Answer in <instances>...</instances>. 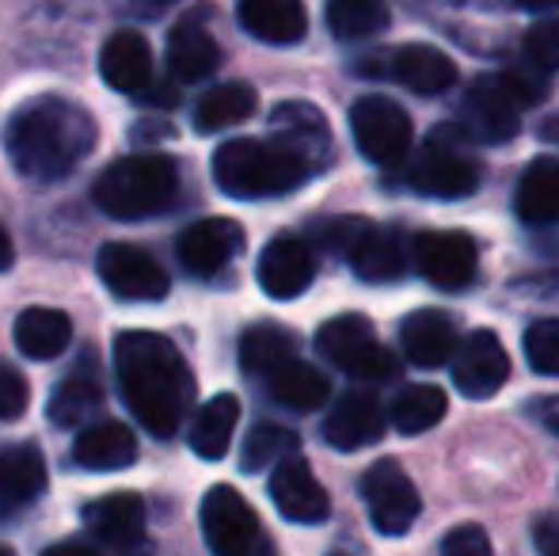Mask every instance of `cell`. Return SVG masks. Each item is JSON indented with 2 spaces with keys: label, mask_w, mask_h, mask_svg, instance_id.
<instances>
[{
  "label": "cell",
  "mask_w": 559,
  "mask_h": 556,
  "mask_svg": "<svg viewBox=\"0 0 559 556\" xmlns=\"http://www.w3.org/2000/svg\"><path fill=\"white\" fill-rule=\"evenodd\" d=\"M115 374L126 409L156 438H171L194 404V374L183 351L160 332H122L115 340Z\"/></svg>",
  "instance_id": "obj_1"
},
{
  "label": "cell",
  "mask_w": 559,
  "mask_h": 556,
  "mask_svg": "<svg viewBox=\"0 0 559 556\" xmlns=\"http://www.w3.org/2000/svg\"><path fill=\"white\" fill-rule=\"evenodd\" d=\"M96 145V122L61 96H38L15 107L4 122V153L12 168L38 184L61 179Z\"/></svg>",
  "instance_id": "obj_2"
},
{
  "label": "cell",
  "mask_w": 559,
  "mask_h": 556,
  "mask_svg": "<svg viewBox=\"0 0 559 556\" xmlns=\"http://www.w3.org/2000/svg\"><path fill=\"white\" fill-rule=\"evenodd\" d=\"M92 199L115 222H145L179 199V168L164 153H133L99 171Z\"/></svg>",
  "instance_id": "obj_3"
},
{
  "label": "cell",
  "mask_w": 559,
  "mask_h": 556,
  "mask_svg": "<svg viewBox=\"0 0 559 556\" xmlns=\"http://www.w3.org/2000/svg\"><path fill=\"white\" fill-rule=\"evenodd\" d=\"M309 176V164L274 138H233L214 153V179L228 199H278L297 191Z\"/></svg>",
  "instance_id": "obj_4"
},
{
  "label": "cell",
  "mask_w": 559,
  "mask_h": 556,
  "mask_svg": "<svg viewBox=\"0 0 559 556\" xmlns=\"http://www.w3.org/2000/svg\"><path fill=\"white\" fill-rule=\"evenodd\" d=\"M468 130L442 127L404 164V184L427 199L456 202L479 187V161L464 149Z\"/></svg>",
  "instance_id": "obj_5"
},
{
  "label": "cell",
  "mask_w": 559,
  "mask_h": 556,
  "mask_svg": "<svg viewBox=\"0 0 559 556\" xmlns=\"http://www.w3.org/2000/svg\"><path fill=\"white\" fill-rule=\"evenodd\" d=\"M320 245L343 256L361 282H392L407 268L400 233L389 225L366 222V217H335V222L320 225Z\"/></svg>",
  "instance_id": "obj_6"
},
{
  "label": "cell",
  "mask_w": 559,
  "mask_h": 556,
  "mask_svg": "<svg viewBox=\"0 0 559 556\" xmlns=\"http://www.w3.org/2000/svg\"><path fill=\"white\" fill-rule=\"evenodd\" d=\"M317 351L338 370H346L358 381H392L396 378V355L377 343V332L366 317L343 312L320 324Z\"/></svg>",
  "instance_id": "obj_7"
},
{
  "label": "cell",
  "mask_w": 559,
  "mask_h": 556,
  "mask_svg": "<svg viewBox=\"0 0 559 556\" xmlns=\"http://www.w3.org/2000/svg\"><path fill=\"white\" fill-rule=\"evenodd\" d=\"M350 134L366 161L392 168L407 161L412 149V115L384 96H366L350 107Z\"/></svg>",
  "instance_id": "obj_8"
},
{
  "label": "cell",
  "mask_w": 559,
  "mask_h": 556,
  "mask_svg": "<svg viewBox=\"0 0 559 556\" xmlns=\"http://www.w3.org/2000/svg\"><path fill=\"white\" fill-rule=\"evenodd\" d=\"M202 534L217 556H248L266 549L259 514L233 484H214L202 499Z\"/></svg>",
  "instance_id": "obj_9"
},
{
  "label": "cell",
  "mask_w": 559,
  "mask_h": 556,
  "mask_svg": "<svg viewBox=\"0 0 559 556\" xmlns=\"http://www.w3.org/2000/svg\"><path fill=\"white\" fill-rule=\"evenodd\" d=\"M361 496H366L369 522H373L384 537L407 534L423 511V499H419V492H415L412 476L392 458L366 469V476H361Z\"/></svg>",
  "instance_id": "obj_10"
},
{
  "label": "cell",
  "mask_w": 559,
  "mask_h": 556,
  "mask_svg": "<svg viewBox=\"0 0 559 556\" xmlns=\"http://www.w3.org/2000/svg\"><path fill=\"white\" fill-rule=\"evenodd\" d=\"M96 271H99V282H104L115 297H122V301H160L171 289L168 271H164L145 248L122 245V240L99 248Z\"/></svg>",
  "instance_id": "obj_11"
},
{
  "label": "cell",
  "mask_w": 559,
  "mask_h": 556,
  "mask_svg": "<svg viewBox=\"0 0 559 556\" xmlns=\"http://www.w3.org/2000/svg\"><path fill=\"white\" fill-rule=\"evenodd\" d=\"M412 260L427 282L438 289H464L472 286L479 271V248L468 233H419L412 240Z\"/></svg>",
  "instance_id": "obj_12"
},
{
  "label": "cell",
  "mask_w": 559,
  "mask_h": 556,
  "mask_svg": "<svg viewBox=\"0 0 559 556\" xmlns=\"http://www.w3.org/2000/svg\"><path fill=\"white\" fill-rule=\"evenodd\" d=\"M464 127L479 141H510L522 127V99L507 76H476L464 92Z\"/></svg>",
  "instance_id": "obj_13"
},
{
  "label": "cell",
  "mask_w": 559,
  "mask_h": 556,
  "mask_svg": "<svg viewBox=\"0 0 559 556\" xmlns=\"http://www.w3.org/2000/svg\"><path fill=\"white\" fill-rule=\"evenodd\" d=\"M271 138L278 145H286L294 156H301L309 164V171H324L335 156V141H332V127H328L324 111H317L312 104H301V99H289V104H278L271 111Z\"/></svg>",
  "instance_id": "obj_14"
},
{
  "label": "cell",
  "mask_w": 559,
  "mask_h": 556,
  "mask_svg": "<svg viewBox=\"0 0 559 556\" xmlns=\"http://www.w3.org/2000/svg\"><path fill=\"white\" fill-rule=\"evenodd\" d=\"M255 275L266 297H274V301H294V297H301L305 289L312 286V279H317V252H312L309 240L294 237V233H282V237H274L271 245L263 248Z\"/></svg>",
  "instance_id": "obj_15"
},
{
  "label": "cell",
  "mask_w": 559,
  "mask_h": 556,
  "mask_svg": "<svg viewBox=\"0 0 559 556\" xmlns=\"http://www.w3.org/2000/svg\"><path fill=\"white\" fill-rule=\"evenodd\" d=\"M240 252H243V229L233 217H202V222L187 225L176 240V256L183 263V271L199 279L225 271Z\"/></svg>",
  "instance_id": "obj_16"
},
{
  "label": "cell",
  "mask_w": 559,
  "mask_h": 556,
  "mask_svg": "<svg viewBox=\"0 0 559 556\" xmlns=\"http://www.w3.org/2000/svg\"><path fill=\"white\" fill-rule=\"evenodd\" d=\"M510 378V355L502 340L487 328L472 332L468 340L456 347L453 358V386L461 389L468 401H487L495 397Z\"/></svg>",
  "instance_id": "obj_17"
},
{
  "label": "cell",
  "mask_w": 559,
  "mask_h": 556,
  "mask_svg": "<svg viewBox=\"0 0 559 556\" xmlns=\"http://www.w3.org/2000/svg\"><path fill=\"white\" fill-rule=\"evenodd\" d=\"M271 499L278 507L282 519L301 522V527H317L332 514V499H328L324 484L312 476L309 461L289 453L274 465L271 473Z\"/></svg>",
  "instance_id": "obj_18"
},
{
  "label": "cell",
  "mask_w": 559,
  "mask_h": 556,
  "mask_svg": "<svg viewBox=\"0 0 559 556\" xmlns=\"http://www.w3.org/2000/svg\"><path fill=\"white\" fill-rule=\"evenodd\" d=\"M384 409L381 401H377L373 393H361V389H354V393H343L338 401L332 404V412H328L324 419V442L332 446V450H366V446L381 442L384 435Z\"/></svg>",
  "instance_id": "obj_19"
},
{
  "label": "cell",
  "mask_w": 559,
  "mask_h": 556,
  "mask_svg": "<svg viewBox=\"0 0 559 556\" xmlns=\"http://www.w3.org/2000/svg\"><path fill=\"white\" fill-rule=\"evenodd\" d=\"M99 73L104 84L126 96H141L153 84V50L148 38L138 31H115L99 50Z\"/></svg>",
  "instance_id": "obj_20"
},
{
  "label": "cell",
  "mask_w": 559,
  "mask_h": 556,
  "mask_svg": "<svg viewBox=\"0 0 559 556\" xmlns=\"http://www.w3.org/2000/svg\"><path fill=\"white\" fill-rule=\"evenodd\" d=\"M84 522L111 549H138L145 542L148 514L141 496H133V492H111V496L84 507Z\"/></svg>",
  "instance_id": "obj_21"
},
{
  "label": "cell",
  "mask_w": 559,
  "mask_h": 556,
  "mask_svg": "<svg viewBox=\"0 0 559 556\" xmlns=\"http://www.w3.org/2000/svg\"><path fill=\"white\" fill-rule=\"evenodd\" d=\"M400 343H404V355L412 358L423 370H435V366L449 363L461 347V335H456L453 317L442 309H415L412 317L400 324Z\"/></svg>",
  "instance_id": "obj_22"
},
{
  "label": "cell",
  "mask_w": 559,
  "mask_h": 556,
  "mask_svg": "<svg viewBox=\"0 0 559 556\" xmlns=\"http://www.w3.org/2000/svg\"><path fill=\"white\" fill-rule=\"evenodd\" d=\"M236 20L251 38L271 46H294L309 31L305 0H236Z\"/></svg>",
  "instance_id": "obj_23"
},
{
  "label": "cell",
  "mask_w": 559,
  "mask_h": 556,
  "mask_svg": "<svg viewBox=\"0 0 559 556\" xmlns=\"http://www.w3.org/2000/svg\"><path fill=\"white\" fill-rule=\"evenodd\" d=\"M46 488V461L35 446H4L0 450V519L27 511Z\"/></svg>",
  "instance_id": "obj_24"
},
{
  "label": "cell",
  "mask_w": 559,
  "mask_h": 556,
  "mask_svg": "<svg viewBox=\"0 0 559 556\" xmlns=\"http://www.w3.org/2000/svg\"><path fill=\"white\" fill-rule=\"evenodd\" d=\"M222 66V46L217 38L206 31V23L199 15H187L171 27L168 38V69L176 81H206L214 69Z\"/></svg>",
  "instance_id": "obj_25"
},
{
  "label": "cell",
  "mask_w": 559,
  "mask_h": 556,
  "mask_svg": "<svg viewBox=\"0 0 559 556\" xmlns=\"http://www.w3.org/2000/svg\"><path fill=\"white\" fill-rule=\"evenodd\" d=\"M73 461L92 473H118L130 469L138 461V435L126 423H92L76 435L73 442Z\"/></svg>",
  "instance_id": "obj_26"
},
{
  "label": "cell",
  "mask_w": 559,
  "mask_h": 556,
  "mask_svg": "<svg viewBox=\"0 0 559 556\" xmlns=\"http://www.w3.org/2000/svg\"><path fill=\"white\" fill-rule=\"evenodd\" d=\"M392 73L404 88L419 92V96H442L456 84V66L445 58L438 46L427 43H407L392 54Z\"/></svg>",
  "instance_id": "obj_27"
},
{
  "label": "cell",
  "mask_w": 559,
  "mask_h": 556,
  "mask_svg": "<svg viewBox=\"0 0 559 556\" xmlns=\"http://www.w3.org/2000/svg\"><path fill=\"white\" fill-rule=\"evenodd\" d=\"M12 335H15V347L27 358L50 363V358H58L73 343V320L58 309H46V305H31V309L20 312Z\"/></svg>",
  "instance_id": "obj_28"
},
{
  "label": "cell",
  "mask_w": 559,
  "mask_h": 556,
  "mask_svg": "<svg viewBox=\"0 0 559 556\" xmlns=\"http://www.w3.org/2000/svg\"><path fill=\"white\" fill-rule=\"evenodd\" d=\"M514 206L525 225L559 222V161L556 156H537V161L522 171Z\"/></svg>",
  "instance_id": "obj_29"
},
{
  "label": "cell",
  "mask_w": 559,
  "mask_h": 556,
  "mask_svg": "<svg viewBox=\"0 0 559 556\" xmlns=\"http://www.w3.org/2000/svg\"><path fill=\"white\" fill-rule=\"evenodd\" d=\"M266 393L294 412H312L332 397V381L312 363L289 358V363H282L274 374H266Z\"/></svg>",
  "instance_id": "obj_30"
},
{
  "label": "cell",
  "mask_w": 559,
  "mask_h": 556,
  "mask_svg": "<svg viewBox=\"0 0 559 556\" xmlns=\"http://www.w3.org/2000/svg\"><path fill=\"white\" fill-rule=\"evenodd\" d=\"M99 409H104L99 374L92 370V366H84V358H81V366L53 389L46 416H50V423H58V427H84V419H92Z\"/></svg>",
  "instance_id": "obj_31"
},
{
  "label": "cell",
  "mask_w": 559,
  "mask_h": 556,
  "mask_svg": "<svg viewBox=\"0 0 559 556\" xmlns=\"http://www.w3.org/2000/svg\"><path fill=\"white\" fill-rule=\"evenodd\" d=\"M236 423H240V401L233 393H217L199 409L191 423V450L206 461H222L233 446Z\"/></svg>",
  "instance_id": "obj_32"
},
{
  "label": "cell",
  "mask_w": 559,
  "mask_h": 556,
  "mask_svg": "<svg viewBox=\"0 0 559 556\" xmlns=\"http://www.w3.org/2000/svg\"><path fill=\"white\" fill-rule=\"evenodd\" d=\"M255 107H259V96L251 84H243V81L217 84V88H210L206 96L199 99V107H194V130H199V134H217V130H228V127H236V122L251 119Z\"/></svg>",
  "instance_id": "obj_33"
},
{
  "label": "cell",
  "mask_w": 559,
  "mask_h": 556,
  "mask_svg": "<svg viewBox=\"0 0 559 556\" xmlns=\"http://www.w3.org/2000/svg\"><path fill=\"white\" fill-rule=\"evenodd\" d=\"M297 358V335L282 324H251L240 340V366L255 378L274 374L282 363Z\"/></svg>",
  "instance_id": "obj_34"
},
{
  "label": "cell",
  "mask_w": 559,
  "mask_h": 556,
  "mask_svg": "<svg viewBox=\"0 0 559 556\" xmlns=\"http://www.w3.org/2000/svg\"><path fill=\"white\" fill-rule=\"evenodd\" d=\"M324 20L335 38L361 43V38L389 31V8H384V0H328Z\"/></svg>",
  "instance_id": "obj_35"
},
{
  "label": "cell",
  "mask_w": 559,
  "mask_h": 556,
  "mask_svg": "<svg viewBox=\"0 0 559 556\" xmlns=\"http://www.w3.org/2000/svg\"><path fill=\"white\" fill-rule=\"evenodd\" d=\"M445 416V393L438 386H407L392 404V427L400 435H423Z\"/></svg>",
  "instance_id": "obj_36"
},
{
  "label": "cell",
  "mask_w": 559,
  "mask_h": 556,
  "mask_svg": "<svg viewBox=\"0 0 559 556\" xmlns=\"http://www.w3.org/2000/svg\"><path fill=\"white\" fill-rule=\"evenodd\" d=\"M301 450V438L289 427H278V423H259L248 438H243L240 450V465L243 473H263L266 465H278L282 458Z\"/></svg>",
  "instance_id": "obj_37"
},
{
  "label": "cell",
  "mask_w": 559,
  "mask_h": 556,
  "mask_svg": "<svg viewBox=\"0 0 559 556\" xmlns=\"http://www.w3.org/2000/svg\"><path fill=\"white\" fill-rule=\"evenodd\" d=\"M525 358L533 374L559 378V317H540L525 328Z\"/></svg>",
  "instance_id": "obj_38"
},
{
  "label": "cell",
  "mask_w": 559,
  "mask_h": 556,
  "mask_svg": "<svg viewBox=\"0 0 559 556\" xmlns=\"http://www.w3.org/2000/svg\"><path fill=\"white\" fill-rule=\"evenodd\" d=\"M525 58L545 69V73H556L559 69V15H548V20L533 23V27L525 31Z\"/></svg>",
  "instance_id": "obj_39"
},
{
  "label": "cell",
  "mask_w": 559,
  "mask_h": 556,
  "mask_svg": "<svg viewBox=\"0 0 559 556\" xmlns=\"http://www.w3.org/2000/svg\"><path fill=\"white\" fill-rule=\"evenodd\" d=\"M31 404V386L12 363H0V419H20Z\"/></svg>",
  "instance_id": "obj_40"
},
{
  "label": "cell",
  "mask_w": 559,
  "mask_h": 556,
  "mask_svg": "<svg viewBox=\"0 0 559 556\" xmlns=\"http://www.w3.org/2000/svg\"><path fill=\"white\" fill-rule=\"evenodd\" d=\"M442 553L445 556H487L491 542L479 527H456L442 537Z\"/></svg>",
  "instance_id": "obj_41"
},
{
  "label": "cell",
  "mask_w": 559,
  "mask_h": 556,
  "mask_svg": "<svg viewBox=\"0 0 559 556\" xmlns=\"http://www.w3.org/2000/svg\"><path fill=\"white\" fill-rule=\"evenodd\" d=\"M533 545L545 556H559V522L556 519H540L533 527Z\"/></svg>",
  "instance_id": "obj_42"
},
{
  "label": "cell",
  "mask_w": 559,
  "mask_h": 556,
  "mask_svg": "<svg viewBox=\"0 0 559 556\" xmlns=\"http://www.w3.org/2000/svg\"><path fill=\"white\" fill-rule=\"evenodd\" d=\"M530 412H533V419H537L540 427L559 435V397H540V401H533Z\"/></svg>",
  "instance_id": "obj_43"
},
{
  "label": "cell",
  "mask_w": 559,
  "mask_h": 556,
  "mask_svg": "<svg viewBox=\"0 0 559 556\" xmlns=\"http://www.w3.org/2000/svg\"><path fill=\"white\" fill-rule=\"evenodd\" d=\"M141 96H153L148 104H160V107H176L179 104V92L171 84H156V88H145Z\"/></svg>",
  "instance_id": "obj_44"
},
{
  "label": "cell",
  "mask_w": 559,
  "mask_h": 556,
  "mask_svg": "<svg viewBox=\"0 0 559 556\" xmlns=\"http://www.w3.org/2000/svg\"><path fill=\"white\" fill-rule=\"evenodd\" d=\"M15 260V248H12V237L4 233V225H0V271H8Z\"/></svg>",
  "instance_id": "obj_45"
},
{
  "label": "cell",
  "mask_w": 559,
  "mask_h": 556,
  "mask_svg": "<svg viewBox=\"0 0 559 556\" xmlns=\"http://www.w3.org/2000/svg\"><path fill=\"white\" fill-rule=\"evenodd\" d=\"M514 4L530 8V12H552V8H559V0H514Z\"/></svg>",
  "instance_id": "obj_46"
},
{
  "label": "cell",
  "mask_w": 559,
  "mask_h": 556,
  "mask_svg": "<svg viewBox=\"0 0 559 556\" xmlns=\"http://www.w3.org/2000/svg\"><path fill=\"white\" fill-rule=\"evenodd\" d=\"M464 4H479V0H464Z\"/></svg>",
  "instance_id": "obj_47"
},
{
  "label": "cell",
  "mask_w": 559,
  "mask_h": 556,
  "mask_svg": "<svg viewBox=\"0 0 559 556\" xmlns=\"http://www.w3.org/2000/svg\"><path fill=\"white\" fill-rule=\"evenodd\" d=\"M153 4H168V0H153Z\"/></svg>",
  "instance_id": "obj_48"
},
{
  "label": "cell",
  "mask_w": 559,
  "mask_h": 556,
  "mask_svg": "<svg viewBox=\"0 0 559 556\" xmlns=\"http://www.w3.org/2000/svg\"><path fill=\"white\" fill-rule=\"evenodd\" d=\"M0 553H4V556H8V549H4V545H0Z\"/></svg>",
  "instance_id": "obj_49"
}]
</instances>
